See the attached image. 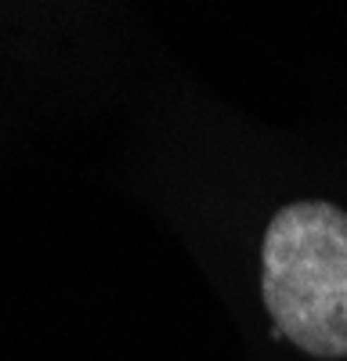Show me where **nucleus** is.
Instances as JSON below:
<instances>
[{
	"instance_id": "nucleus-1",
	"label": "nucleus",
	"mask_w": 347,
	"mask_h": 361,
	"mask_svg": "<svg viewBox=\"0 0 347 361\" xmlns=\"http://www.w3.org/2000/svg\"><path fill=\"white\" fill-rule=\"evenodd\" d=\"M260 296L279 336L315 357H347V214L293 202L260 246Z\"/></svg>"
}]
</instances>
